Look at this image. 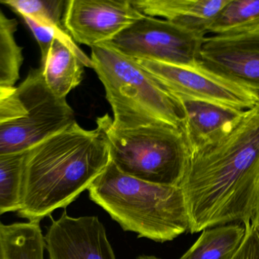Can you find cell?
<instances>
[{
	"label": "cell",
	"mask_w": 259,
	"mask_h": 259,
	"mask_svg": "<svg viewBox=\"0 0 259 259\" xmlns=\"http://www.w3.org/2000/svg\"><path fill=\"white\" fill-rule=\"evenodd\" d=\"M259 183V101L222 138L190 150L181 187L193 234L250 221Z\"/></svg>",
	"instance_id": "obj_1"
},
{
	"label": "cell",
	"mask_w": 259,
	"mask_h": 259,
	"mask_svg": "<svg viewBox=\"0 0 259 259\" xmlns=\"http://www.w3.org/2000/svg\"><path fill=\"white\" fill-rule=\"evenodd\" d=\"M112 161L103 131L77 122L44 140L26 154L21 204L17 213L40 222L72 203Z\"/></svg>",
	"instance_id": "obj_2"
},
{
	"label": "cell",
	"mask_w": 259,
	"mask_h": 259,
	"mask_svg": "<svg viewBox=\"0 0 259 259\" xmlns=\"http://www.w3.org/2000/svg\"><path fill=\"white\" fill-rule=\"evenodd\" d=\"M88 190L91 200L138 238L165 243L189 232L188 213L180 187L136 179L111 161Z\"/></svg>",
	"instance_id": "obj_3"
},
{
	"label": "cell",
	"mask_w": 259,
	"mask_h": 259,
	"mask_svg": "<svg viewBox=\"0 0 259 259\" xmlns=\"http://www.w3.org/2000/svg\"><path fill=\"white\" fill-rule=\"evenodd\" d=\"M92 68L106 91L118 129L164 126L182 129V104L134 59L109 44L91 47Z\"/></svg>",
	"instance_id": "obj_4"
},
{
	"label": "cell",
	"mask_w": 259,
	"mask_h": 259,
	"mask_svg": "<svg viewBox=\"0 0 259 259\" xmlns=\"http://www.w3.org/2000/svg\"><path fill=\"white\" fill-rule=\"evenodd\" d=\"M109 114L97 119L109 143L111 159L130 176L157 184L180 187L190 150L182 129L148 126L118 129Z\"/></svg>",
	"instance_id": "obj_5"
},
{
	"label": "cell",
	"mask_w": 259,
	"mask_h": 259,
	"mask_svg": "<svg viewBox=\"0 0 259 259\" xmlns=\"http://www.w3.org/2000/svg\"><path fill=\"white\" fill-rule=\"evenodd\" d=\"M16 89L27 112L0 123V155L28 152L76 121L66 99L49 89L40 68L30 70Z\"/></svg>",
	"instance_id": "obj_6"
},
{
	"label": "cell",
	"mask_w": 259,
	"mask_h": 259,
	"mask_svg": "<svg viewBox=\"0 0 259 259\" xmlns=\"http://www.w3.org/2000/svg\"><path fill=\"white\" fill-rule=\"evenodd\" d=\"M205 36L166 20L144 16L106 43L134 59L195 66Z\"/></svg>",
	"instance_id": "obj_7"
},
{
	"label": "cell",
	"mask_w": 259,
	"mask_h": 259,
	"mask_svg": "<svg viewBox=\"0 0 259 259\" xmlns=\"http://www.w3.org/2000/svg\"><path fill=\"white\" fill-rule=\"evenodd\" d=\"M134 60L180 103L197 100L245 111L259 101L257 93L216 76L199 64L190 66Z\"/></svg>",
	"instance_id": "obj_8"
},
{
	"label": "cell",
	"mask_w": 259,
	"mask_h": 259,
	"mask_svg": "<svg viewBox=\"0 0 259 259\" xmlns=\"http://www.w3.org/2000/svg\"><path fill=\"white\" fill-rule=\"evenodd\" d=\"M143 16L131 0H68L63 25L74 42L91 48L112 41Z\"/></svg>",
	"instance_id": "obj_9"
},
{
	"label": "cell",
	"mask_w": 259,
	"mask_h": 259,
	"mask_svg": "<svg viewBox=\"0 0 259 259\" xmlns=\"http://www.w3.org/2000/svg\"><path fill=\"white\" fill-rule=\"evenodd\" d=\"M199 62L213 74L259 94V30L204 38Z\"/></svg>",
	"instance_id": "obj_10"
},
{
	"label": "cell",
	"mask_w": 259,
	"mask_h": 259,
	"mask_svg": "<svg viewBox=\"0 0 259 259\" xmlns=\"http://www.w3.org/2000/svg\"><path fill=\"white\" fill-rule=\"evenodd\" d=\"M50 259H116L97 216L72 217L64 211L44 236Z\"/></svg>",
	"instance_id": "obj_11"
},
{
	"label": "cell",
	"mask_w": 259,
	"mask_h": 259,
	"mask_svg": "<svg viewBox=\"0 0 259 259\" xmlns=\"http://www.w3.org/2000/svg\"><path fill=\"white\" fill-rule=\"evenodd\" d=\"M84 67L92 68L91 57L66 33L53 40L40 68L50 91L58 98L66 99L82 82Z\"/></svg>",
	"instance_id": "obj_12"
},
{
	"label": "cell",
	"mask_w": 259,
	"mask_h": 259,
	"mask_svg": "<svg viewBox=\"0 0 259 259\" xmlns=\"http://www.w3.org/2000/svg\"><path fill=\"white\" fill-rule=\"evenodd\" d=\"M184 113L183 132L189 150L220 139L237 123L244 111L197 100L181 101Z\"/></svg>",
	"instance_id": "obj_13"
},
{
	"label": "cell",
	"mask_w": 259,
	"mask_h": 259,
	"mask_svg": "<svg viewBox=\"0 0 259 259\" xmlns=\"http://www.w3.org/2000/svg\"><path fill=\"white\" fill-rule=\"evenodd\" d=\"M230 0H131L146 16L165 18L175 25L205 36L220 11Z\"/></svg>",
	"instance_id": "obj_14"
},
{
	"label": "cell",
	"mask_w": 259,
	"mask_h": 259,
	"mask_svg": "<svg viewBox=\"0 0 259 259\" xmlns=\"http://www.w3.org/2000/svg\"><path fill=\"white\" fill-rule=\"evenodd\" d=\"M246 236L243 225L208 228L180 259H232Z\"/></svg>",
	"instance_id": "obj_15"
},
{
	"label": "cell",
	"mask_w": 259,
	"mask_h": 259,
	"mask_svg": "<svg viewBox=\"0 0 259 259\" xmlns=\"http://www.w3.org/2000/svg\"><path fill=\"white\" fill-rule=\"evenodd\" d=\"M259 30V0H230L208 29V33L231 36Z\"/></svg>",
	"instance_id": "obj_16"
},
{
	"label": "cell",
	"mask_w": 259,
	"mask_h": 259,
	"mask_svg": "<svg viewBox=\"0 0 259 259\" xmlns=\"http://www.w3.org/2000/svg\"><path fill=\"white\" fill-rule=\"evenodd\" d=\"M6 259H44L45 240L39 222L3 226Z\"/></svg>",
	"instance_id": "obj_17"
},
{
	"label": "cell",
	"mask_w": 259,
	"mask_h": 259,
	"mask_svg": "<svg viewBox=\"0 0 259 259\" xmlns=\"http://www.w3.org/2000/svg\"><path fill=\"white\" fill-rule=\"evenodd\" d=\"M18 23L0 9V86L13 88L24 61L22 47L15 40Z\"/></svg>",
	"instance_id": "obj_18"
},
{
	"label": "cell",
	"mask_w": 259,
	"mask_h": 259,
	"mask_svg": "<svg viewBox=\"0 0 259 259\" xmlns=\"http://www.w3.org/2000/svg\"><path fill=\"white\" fill-rule=\"evenodd\" d=\"M27 152L0 155V216L19 210Z\"/></svg>",
	"instance_id": "obj_19"
},
{
	"label": "cell",
	"mask_w": 259,
	"mask_h": 259,
	"mask_svg": "<svg viewBox=\"0 0 259 259\" xmlns=\"http://www.w3.org/2000/svg\"><path fill=\"white\" fill-rule=\"evenodd\" d=\"M18 12L40 24L64 28L63 16L66 1L64 0H8L0 1Z\"/></svg>",
	"instance_id": "obj_20"
},
{
	"label": "cell",
	"mask_w": 259,
	"mask_h": 259,
	"mask_svg": "<svg viewBox=\"0 0 259 259\" xmlns=\"http://www.w3.org/2000/svg\"><path fill=\"white\" fill-rule=\"evenodd\" d=\"M22 18L31 30L33 34L34 35L35 38L39 44L42 59H44L47 56L53 40L59 35L68 33L65 29L40 24L28 17H22Z\"/></svg>",
	"instance_id": "obj_21"
},
{
	"label": "cell",
	"mask_w": 259,
	"mask_h": 259,
	"mask_svg": "<svg viewBox=\"0 0 259 259\" xmlns=\"http://www.w3.org/2000/svg\"><path fill=\"white\" fill-rule=\"evenodd\" d=\"M246 236L240 249L232 259H259V235L250 221L243 224Z\"/></svg>",
	"instance_id": "obj_22"
},
{
	"label": "cell",
	"mask_w": 259,
	"mask_h": 259,
	"mask_svg": "<svg viewBox=\"0 0 259 259\" xmlns=\"http://www.w3.org/2000/svg\"><path fill=\"white\" fill-rule=\"evenodd\" d=\"M250 223L259 235V183L256 193H255V199H254Z\"/></svg>",
	"instance_id": "obj_23"
},
{
	"label": "cell",
	"mask_w": 259,
	"mask_h": 259,
	"mask_svg": "<svg viewBox=\"0 0 259 259\" xmlns=\"http://www.w3.org/2000/svg\"><path fill=\"white\" fill-rule=\"evenodd\" d=\"M15 87L8 88V87L0 86V107L10 96L15 93Z\"/></svg>",
	"instance_id": "obj_24"
},
{
	"label": "cell",
	"mask_w": 259,
	"mask_h": 259,
	"mask_svg": "<svg viewBox=\"0 0 259 259\" xmlns=\"http://www.w3.org/2000/svg\"><path fill=\"white\" fill-rule=\"evenodd\" d=\"M4 225L0 221V259H6V246H5L4 235H3Z\"/></svg>",
	"instance_id": "obj_25"
},
{
	"label": "cell",
	"mask_w": 259,
	"mask_h": 259,
	"mask_svg": "<svg viewBox=\"0 0 259 259\" xmlns=\"http://www.w3.org/2000/svg\"><path fill=\"white\" fill-rule=\"evenodd\" d=\"M137 259H161L157 258V257L153 256V255H140L137 257Z\"/></svg>",
	"instance_id": "obj_26"
},
{
	"label": "cell",
	"mask_w": 259,
	"mask_h": 259,
	"mask_svg": "<svg viewBox=\"0 0 259 259\" xmlns=\"http://www.w3.org/2000/svg\"><path fill=\"white\" fill-rule=\"evenodd\" d=\"M3 105H4V104H3ZM3 106H1V107H0V109H1L2 108H3Z\"/></svg>",
	"instance_id": "obj_27"
}]
</instances>
